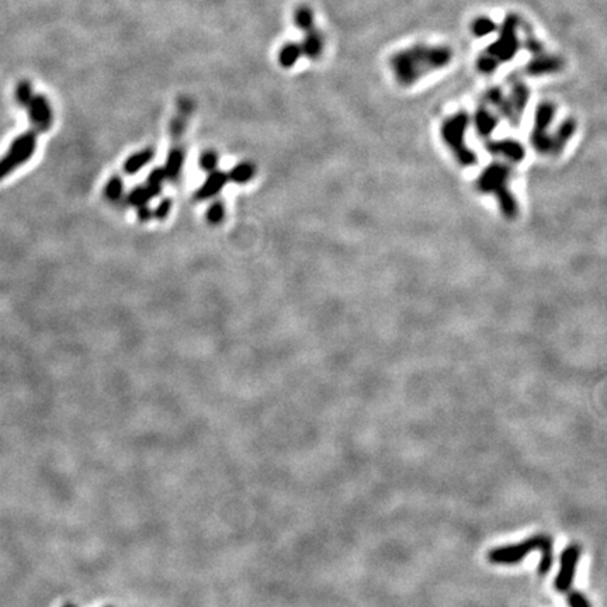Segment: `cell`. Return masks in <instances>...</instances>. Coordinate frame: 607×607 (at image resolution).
I'll return each instance as SVG.
<instances>
[{
	"label": "cell",
	"instance_id": "6da1fadb",
	"mask_svg": "<svg viewBox=\"0 0 607 607\" xmlns=\"http://www.w3.org/2000/svg\"><path fill=\"white\" fill-rule=\"evenodd\" d=\"M452 61V50L444 44H413L394 52L390 69L398 85L413 86L422 78L441 71Z\"/></svg>",
	"mask_w": 607,
	"mask_h": 607
},
{
	"label": "cell",
	"instance_id": "7a4b0ae2",
	"mask_svg": "<svg viewBox=\"0 0 607 607\" xmlns=\"http://www.w3.org/2000/svg\"><path fill=\"white\" fill-rule=\"evenodd\" d=\"M536 550L541 551L538 572L541 575H545L548 573L554 562V543L552 538L547 534H536L516 544L492 548L488 552V559L497 565H515L523 561L530 552Z\"/></svg>",
	"mask_w": 607,
	"mask_h": 607
},
{
	"label": "cell",
	"instance_id": "3957f363",
	"mask_svg": "<svg viewBox=\"0 0 607 607\" xmlns=\"http://www.w3.org/2000/svg\"><path fill=\"white\" fill-rule=\"evenodd\" d=\"M510 178H512V168L509 165L497 162L483 171V173L477 180V187L483 193L497 196L498 204L504 215L509 220H513L519 214V207L509 187Z\"/></svg>",
	"mask_w": 607,
	"mask_h": 607
},
{
	"label": "cell",
	"instance_id": "277c9868",
	"mask_svg": "<svg viewBox=\"0 0 607 607\" xmlns=\"http://www.w3.org/2000/svg\"><path fill=\"white\" fill-rule=\"evenodd\" d=\"M471 117L467 111H457L450 115L441 124V138L447 148L451 150L452 157L462 166L470 168L478 162L477 154L469 148L466 142V134L470 127Z\"/></svg>",
	"mask_w": 607,
	"mask_h": 607
},
{
	"label": "cell",
	"instance_id": "5b68a950",
	"mask_svg": "<svg viewBox=\"0 0 607 607\" xmlns=\"http://www.w3.org/2000/svg\"><path fill=\"white\" fill-rule=\"evenodd\" d=\"M40 129L31 125L29 131L19 135L10 145L9 150L0 159V180H3L6 176L13 173L19 166L24 165L31 159L36 152L37 138Z\"/></svg>",
	"mask_w": 607,
	"mask_h": 607
},
{
	"label": "cell",
	"instance_id": "8992f818",
	"mask_svg": "<svg viewBox=\"0 0 607 607\" xmlns=\"http://www.w3.org/2000/svg\"><path fill=\"white\" fill-rule=\"evenodd\" d=\"M520 24L522 22L519 16L509 13L504 19L501 29H498L499 37L487 48L485 52L492 55L499 64L512 61L520 50V40L517 34Z\"/></svg>",
	"mask_w": 607,
	"mask_h": 607
},
{
	"label": "cell",
	"instance_id": "52a82bcc",
	"mask_svg": "<svg viewBox=\"0 0 607 607\" xmlns=\"http://www.w3.org/2000/svg\"><path fill=\"white\" fill-rule=\"evenodd\" d=\"M555 104L551 101H543L536 108L531 143L540 154L551 155V134L548 132V128L555 117Z\"/></svg>",
	"mask_w": 607,
	"mask_h": 607
},
{
	"label": "cell",
	"instance_id": "ba28073f",
	"mask_svg": "<svg viewBox=\"0 0 607 607\" xmlns=\"http://www.w3.org/2000/svg\"><path fill=\"white\" fill-rule=\"evenodd\" d=\"M580 547L578 544L568 545L561 557H559V569L555 578V589L558 592H566L572 586V582L575 579L576 568L580 558Z\"/></svg>",
	"mask_w": 607,
	"mask_h": 607
},
{
	"label": "cell",
	"instance_id": "9c48e42d",
	"mask_svg": "<svg viewBox=\"0 0 607 607\" xmlns=\"http://www.w3.org/2000/svg\"><path fill=\"white\" fill-rule=\"evenodd\" d=\"M565 61L564 58L558 55H547V54H538L534 55L531 61L527 62L524 71L530 76H544V75H552L558 73L564 69Z\"/></svg>",
	"mask_w": 607,
	"mask_h": 607
},
{
	"label": "cell",
	"instance_id": "30bf717a",
	"mask_svg": "<svg viewBox=\"0 0 607 607\" xmlns=\"http://www.w3.org/2000/svg\"><path fill=\"white\" fill-rule=\"evenodd\" d=\"M487 150L494 157H502L510 164H519L524 159V148L515 139H499L487 143Z\"/></svg>",
	"mask_w": 607,
	"mask_h": 607
},
{
	"label": "cell",
	"instance_id": "8fae6325",
	"mask_svg": "<svg viewBox=\"0 0 607 607\" xmlns=\"http://www.w3.org/2000/svg\"><path fill=\"white\" fill-rule=\"evenodd\" d=\"M304 33H306L304 34V40L299 43L302 55L308 59H313V61L320 59L322 57L324 48H325V40H324L322 33L317 27H314L308 31H304Z\"/></svg>",
	"mask_w": 607,
	"mask_h": 607
},
{
	"label": "cell",
	"instance_id": "7c38bea8",
	"mask_svg": "<svg viewBox=\"0 0 607 607\" xmlns=\"http://www.w3.org/2000/svg\"><path fill=\"white\" fill-rule=\"evenodd\" d=\"M508 99H509V103L512 106L515 118L520 125L522 117L526 111V107H527V103L530 99V90L526 86V83L522 80H517V79L513 80L512 87H510V93L508 94Z\"/></svg>",
	"mask_w": 607,
	"mask_h": 607
},
{
	"label": "cell",
	"instance_id": "4fadbf2b",
	"mask_svg": "<svg viewBox=\"0 0 607 607\" xmlns=\"http://www.w3.org/2000/svg\"><path fill=\"white\" fill-rule=\"evenodd\" d=\"M471 121H474V125H476L478 135L483 138H487L498 127L499 115L495 111L490 110L487 106H480L477 108L474 117L471 118Z\"/></svg>",
	"mask_w": 607,
	"mask_h": 607
},
{
	"label": "cell",
	"instance_id": "5bb4252c",
	"mask_svg": "<svg viewBox=\"0 0 607 607\" xmlns=\"http://www.w3.org/2000/svg\"><path fill=\"white\" fill-rule=\"evenodd\" d=\"M576 131V121L572 118H566L561 122L554 134H551V155H558L564 150L565 145L573 136Z\"/></svg>",
	"mask_w": 607,
	"mask_h": 607
},
{
	"label": "cell",
	"instance_id": "9a60e30c",
	"mask_svg": "<svg viewBox=\"0 0 607 607\" xmlns=\"http://www.w3.org/2000/svg\"><path fill=\"white\" fill-rule=\"evenodd\" d=\"M228 180H229L228 175H225L224 172H220V171L211 172V175L208 176L206 183L197 190L196 199L197 200H207V199L215 196L225 186V183Z\"/></svg>",
	"mask_w": 607,
	"mask_h": 607
},
{
	"label": "cell",
	"instance_id": "2e32d148",
	"mask_svg": "<svg viewBox=\"0 0 607 607\" xmlns=\"http://www.w3.org/2000/svg\"><path fill=\"white\" fill-rule=\"evenodd\" d=\"M301 57H302V51L299 43H287L278 51V64L283 68L290 69L298 62Z\"/></svg>",
	"mask_w": 607,
	"mask_h": 607
},
{
	"label": "cell",
	"instance_id": "e0dca14e",
	"mask_svg": "<svg viewBox=\"0 0 607 607\" xmlns=\"http://www.w3.org/2000/svg\"><path fill=\"white\" fill-rule=\"evenodd\" d=\"M152 158H154V149H150V148L142 149L141 152H138V154L132 155V157L125 162V165H124V171H125L128 175H134V173L139 172L143 166H146V165L152 161Z\"/></svg>",
	"mask_w": 607,
	"mask_h": 607
},
{
	"label": "cell",
	"instance_id": "ac0fdd59",
	"mask_svg": "<svg viewBox=\"0 0 607 607\" xmlns=\"http://www.w3.org/2000/svg\"><path fill=\"white\" fill-rule=\"evenodd\" d=\"M470 30H471V33L476 37L483 38V37L491 36L492 33L498 31V26H497V23L491 17H488V16H480V17H477V19H474L471 22Z\"/></svg>",
	"mask_w": 607,
	"mask_h": 607
},
{
	"label": "cell",
	"instance_id": "d6986e66",
	"mask_svg": "<svg viewBox=\"0 0 607 607\" xmlns=\"http://www.w3.org/2000/svg\"><path fill=\"white\" fill-rule=\"evenodd\" d=\"M294 22L295 26L301 30V31H308L315 26V19H314V13L308 6H299L295 13H294Z\"/></svg>",
	"mask_w": 607,
	"mask_h": 607
},
{
	"label": "cell",
	"instance_id": "ffe728a7",
	"mask_svg": "<svg viewBox=\"0 0 607 607\" xmlns=\"http://www.w3.org/2000/svg\"><path fill=\"white\" fill-rule=\"evenodd\" d=\"M253 175H255V166L250 165V164L243 162V164L236 165L229 172L228 179L232 180V182H235V183H238V185H243V183H248L253 178Z\"/></svg>",
	"mask_w": 607,
	"mask_h": 607
},
{
	"label": "cell",
	"instance_id": "44dd1931",
	"mask_svg": "<svg viewBox=\"0 0 607 607\" xmlns=\"http://www.w3.org/2000/svg\"><path fill=\"white\" fill-rule=\"evenodd\" d=\"M183 161H185V154H183V150H182L180 148H175V149L171 152V154H169V158H168V162H166V168H165L166 176L178 178V175H179L180 171H182Z\"/></svg>",
	"mask_w": 607,
	"mask_h": 607
},
{
	"label": "cell",
	"instance_id": "7402d4cb",
	"mask_svg": "<svg viewBox=\"0 0 607 607\" xmlns=\"http://www.w3.org/2000/svg\"><path fill=\"white\" fill-rule=\"evenodd\" d=\"M524 33H526V38H524V41H523L524 48H526L530 54H533V55L543 54V52H544V45H543V43H541V41L534 36V33L531 31L530 26H529V27L524 26Z\"/></svg>",
	"mask_w": 607,
	"mask_h": 607
},
{
	"label": "cell",
	"instance_id": "603a6c76",
	"mask_svg": "<svg viewBox=\"0 0 607 607\" xmlns=\"http://www.w3.org/2000/svg\"><path fill=\"white\" fill-rule=\"evenodd\" d=\"M499 62L492 57V55H490L488 52H484L483 55H480V58L477 59V69L481 72V73H484V75H492L494 72H497L498 71V68H499Z\"/></svg>",
	"mask_w": 607,
	"mask_h": 607
},
{
	"label": "cell",
	"instance_id": "cb8c5ba5",
	"mask_svg": "<svg viewBox=\"0 0 607 607\" xmlns=\"http://www.w3.org/2000/svg\"><path fill=\"white\" fill-rule=\"evenodd\" d=\"M152 197H154V194H152V193L149 192L148 187H136V189H134V190L131 192V194H129V197H128V201H129L132 206L143 207V206H146V203H148Z\"/></svg>",
	"mask_w": 607,
	"mask_h": 607
},
{
	"label": "cell",
	"instance_id": "d4e9b609",
	"mask_svg": "<svg viewBox=\"0 0 607 607\" xmlns=\"http://www.w3.org/2000/svg\"><path fill=\"white\" fill-rule=\"evenodd\" d=\"M218 162H220L218 155L215 154V152H213V150L204 152V154L200 157V168L203 171H207V172L217 171Z\"/></svg>",
	"mask_w": 607,
	"mask_h": 607
},
{
	"label": "cell",
	"instance_id": "484cf974",
	"mask_svg": "<svg viewBox=\"0 0 607 607\" xmlns=\"http://www.w3.org/2000/svg\"><path fill=\"white\" fill-rule=\"evenodd\" d=\"M122 189H124V185H122L121 179L118 176H114L108 180V183L106 186V194L110 200H117L122 194Z\"/></svg>",
	"mask_w": 607,
	"mask_h": 607
},
{
	"label": "cell",
	"instance_id": "4316f807",
	"mask_svg": "<svg viewBox=\"0 0 607 607\" xmlns=\"http://www.w3.org/2000/svg\"><path fill=\"white\" fill-rule=\"evenodd\" d=\"M568 604H569V607H592L587 597L578 590L569 592Z\"/></svg>",
	"mask_w": 607,
	"mask_h": 607
},
{
	"label": "cell",
	"instance_id": "83f0119b",
	"mask_svg": "<svg viewBox=\"0 0 607 607\" xmlns=\"http://www.w3.org/2000/svg\"><path fill=\"white\" fill-rule=\"evenodd\" d=\"M224 214H225V208H224V206L221 204V201H217V203H214V204L208 208V211H207V218H208V221H210L211 224H217V222H220V221L224 218Z\"/></svg>",
	"mask_w": 607,
	"mask_h": 607
},
{
	"label": "cell",
	"instance_id": "f1b7e54d",
	"mask_svg": "<svg viewBox=\"0 0 607 607\" xmlns=\"http://www.w3.org/2000/svg\"><path fill=\"white\" fill-rule=\"evenodd\" d=\"M171 210H172V200L171 199H164L158 204V207L155 208V211H154V214H152V215H154L158 220H165L169 215Z\"/></svg>",
	"mask_w": 607,
	"mask_h": 607
},
{
	"label": "cell",
	"instance_id": "f546056e",
	"mask_svg": "<svg viewBox=\"0 0 607 607\" xmlns=\"http://www.w3.org/2000/svg\"><path fill=\"white\" fill-rule=\"evenodd\" d=\"M138 217H139V220L141 221H148V220H150L152 217V213H150V210H148L146 208V206H143V207H139V211H138Z\"/></svg>",
	"mask_w": 607,
	"mask_h": 607
},
{
	"label": "cell",
	"instance_id": "4dcf8cb0",
	"mask_svg": "<svg viewBox=\"0 0 607 607\" xmlns=\"http://www.w3.org/2000/svg\"><path fill=\"white\" fill-rule=\"evenodd\" d=\"M64 607H76V606H75V604H72V603H68V604H65Z\"/></svg>",
	"mask_w": 607,
	"mask_h": 607
}]
</instances>
